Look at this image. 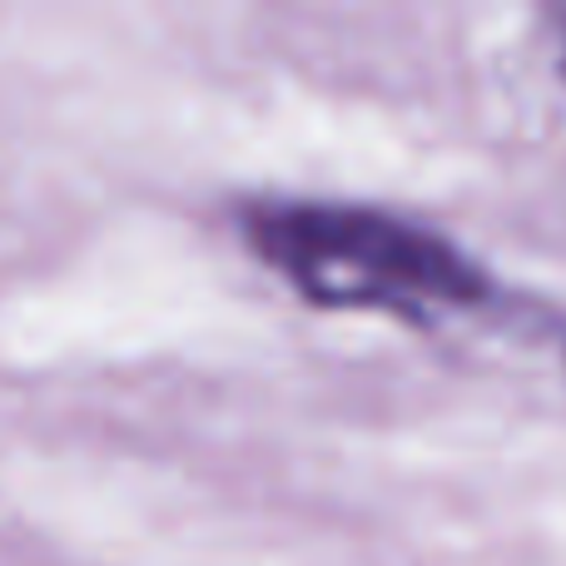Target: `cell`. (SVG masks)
I'll return each instance as SVG.
<instances>
[{
	"mask_svg": "<svg viewBox=\"0 0 566 566\" xmlns=\"http://www.w3.org/2000/svg\"><path fill=\"white\" fill-rule=\"evenodd\" d=\"M244 239L313 308H382L422 318L488 298V274L438 229L363 205H254Z\"/></svg>",
	"mask_w": 566,
	"mask_h": 566,
	"instance_id": "1",
	"label": "cell"
},
{
	"mask_svg": "<svg viewBox=\"0 0 566 566\" xmlns=\"http://www.w3.org/2000/svg\"><path fill=\"white\" fill-rule=\"evenodd\" d=\"M562 75H566V50H562Z\"/></svg>",
	"mask_w": 566,
	"mask_h": 566,
	"instance_id": "2",
	"label": "cell"
}]
</instances>
